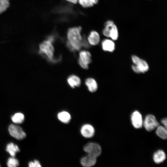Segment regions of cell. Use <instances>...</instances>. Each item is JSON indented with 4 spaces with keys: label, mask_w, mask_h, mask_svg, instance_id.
<instances>
[{
    "label": "cell",
    "mask_w": 167,
    "mask_h": 167,
    "mask_svg": "<svg viewBox=\"0 0 167 167\" xmlns=\"http://www.w3.org/2000/svg\"><path fill=\"white\" fill-rule=\"evenodd\" d=\"M85 84L89 90L91 92H95L97 89V84L96 81L93 78L87 79L85 81Z\"/></svg>",
    "instance_id": "2e32d148"
},
{
    "label": "cell",
    "mask_w": 167,
    "mask_h": 167,
    "mask_svg": "<svg viewBox=\"0 0 167 167\" xmlns=\"http://www.w3.org/2000/svg\"><path fill=\"white\" fill-rule=\"evenodd\" d=\"M118 32L117 28L114 24L112 26L109 33V37H110L112 40H116L118 37Z\"/></svg>",
    "instance_id": "7402d4cb"
},
{
    "label": "cell",
    "mask_w": 167,
    "mask_h": 167,
    "mask_svg": "<svg viewBox=\"0 0 167 167\" xmlns=\"http://www.w3.org/2000/svg\"><path fill=\"white\" fill-rule=\"evenodd\" d=\"M143 125L147 131H151L159 126V124L154 116L148 115L145 118Z\"/></svg>",
    "instance_id": "52a82bcc"
},
{
    "label": "cell",
    "mask_w": 167,
    "mask_h": 167,
    "mask_svg": "<svg viewBox=\"0 0 167 167\" xmlns=\"http://www.w3.org/2000/svg\"><path fill=\"white\" fill-rule=\"evenodd\" d=\"M1 1H9V0H0Z\"/></svg>",
    "instance_id": "f1b7e54d"
},
{
    "label": "cell",
    "mask_w": 167,
    "mask_h": 167,
    "mask_svg": "<svg viewBox=\"0 0 167 167\" xmlns=\"http://www.w3.org/2000/svg\"><path fill=\"white\" fill-rule=\"evenodd\" d=\"M7 165L9 167H16L19 165V163L17 159L15 157H12L8 159Z\"/></svg>",
    "instance_id": "603a6c76"
},
{
    "label": "cell",
    "mask_w": 167,
    "mask_h": 167,
    "mask_svg": "<svg viewBox=\"0 0 167 167\" xmlns=\"http://www.w3.org/2000/svg\"><path fill=\"white\" fill-rule=\"evenodd\" d=\"M11 119L12 122L14 123L17 124H21L24 122V116L23 113H17L12 116Z\"/></svg>",
    "instance_id": "d6986e66"
},
{
    "label": "cell",
    "mask_w": 167,
    "mask_h": 167,
    "mask_svg": "<svg viewBox=\"0 0 167 167\" xmlns=\"http://www.w3.org/2000/svg\"><path fill=\"white\" fill-rule=\"evenodd\" d=\"M58 118L61 122L64 123L69 122L71 119L70 114L65 111L59 112L58 114Z\"/></svg>",
    "instance_id": "e0dca14e"
},
{
    "label": "cell",
    "mask_w": 167,
    "mask_h": 167,
    "mask_svg": "<svg viewBox=\"0 0 167 167\" xmlns=\"http://www.w3.org/2000/svg\"><path fill=\"white\" fill-rule=\"evenodd\" d=\"M82 135L85 138H91L93 136L95 133V130L91 125L87 124L83 125L80 130Z\"/></svg>",
    "instance_id": "30bf717a"
},
{
    "label": "cell",
    "mask_w": 167,
    "mask_h": 167,
    "mask_svg": "<svg viewBox=\"0 0 167 167\" xmlns=\"http://www.w3.org/2000/svg\"><path fill=\"white\" fill-rule=\"evenodd\" d=\"M67 82L70 86L72 88L79 86L81 83L79 78L75 75L70 76L67 79Z\"/></svg>",
    "instance_id": "9a60e30c"
},
{
    "label": "cell",
    "mask_w": 167,
    "mask_h": 167,
    "mask_svg": "<svg viewBox=\"0 0 167 167\" xmlns=\"http://www.w3.org/2000/svg\"><path fill=\"white\" fill-rule=\"evenodd\" d=\"M0 166H1V165H0Z\"/></svg>",
    "instance_id": "f546056e"
},
{
    "label": "cell",
    "mask_w": 167,
    "mask_h": 167,
    "mask_svg": "<svg viewBox=\"0 0 167 167\" xmlns=\"http://www.w3.org/2000/svg\"><path fill=\"white\" fill-rule=\"evenodd\" d=\"M132 124L134 127L136 128H141L143 122L142 115L138 111L133 113L131 117Z\"/></svg>",
    "instance_id": "ba28073f"
},
{
    "label": "cell",
    "mask_w": 167,
    "mask_h": 167,
    "mask_svg": "<svg viewBox=\"0 0 167 167\" xmlns=\"http://www.w3.org/2000/svg\"><path fill=\"white\" fill-rule=\"evenodd\" d=\"M88 41L89 44L93 45H97L100 41V36L97 32L92 31L89 33L88 37Z\"/></svg>",
    "instance_id": "8fae6325"
},
{
    "label": "cell",
    "mask_w": 167,
    "mask_h": 167,
    "mask_svg": "<svg viewBox=\"0 0 167 167\" xmlns=\"http://www.w3.org/2000/svg\"><path fill=\"white\" fill-rule=\"evenodd\" d=\"M28 166L29 167H41V166L39 161L36 160H34L33 161H30L28 163Z\"/></svg>",
    "instance_id": "d4e9b609"
},
{
    "label": "cell",
    "mask_w": 167,
    "mask_h": 167,
    "mask_svg": "<svg viewBox=\"0 0 167 167\" xmlns=\"http://www.w3.org/2000/svg\"><path fill=\"white\" fill-rule=\"evenodd\" d=\"M114 24L113 22L110 20L108 21L105 23V28L103 30V34L105 36L109 37L110 29Z\"/></svg>",
    "instance_id": "44dd1931"
},
{
    "label": "cell",
    "mask_w": 167,
    "mask_h": 167,
    "mask_svg": "<svg viewBox=\"0 0 167 167\" xmlns=\"http://www.w3.org/2000/svg\"><path fill=\"white\" fill-rule=\"evenodd\" d=\"M54 38L53 36H51L48 37L47 40L52 43L54 41Z\"/></svg>",
    "instance_id": "83f0119b"
},
{
    "label": "cell",
    "mask_w": 167,
    "mask_h": 167,
    "mask_svg": "<svg viewBox=\"0 0 167 167\" xmlns=\"http://www.w3.org/2000/svg\"><path fill=\"white\" fill-rule=\"evenodd\" d=\"M8 131L11 135L18 140H22L26 136V134L20 126L11 124L8 127Z\"/></svg>",
    "instance_id": "277c9868"
},
{
    "label": "cell",
    "mask_w": 167,
    "mask_h": 167,
    "mask_svg": "<svg viewBox=\"0 0 167 167\" xmlns=\"http://www.w3.org/2000/svg\"><path fill=\"white\" fill-rule=\"evenodd\" d=\"M84 151L96 157L99 156L101 152V149L98 144L91 143L87 144L84 148Z\"/></svg>",
    "instance_id": "5b68a950"
},
{
    "label": "cell",
    "mask_w": 167,
    "mask_h": 167,
    "mask_svg": "<svg viewBox=\"0 0 167 167\" xmlns=\"http://www.w3.org/2000/svg\"><path fill=\"white\" fill-rule=\"evenodd\" d=\"M96 157L88 154L87 156L83 157L81 160L82 165L85 167H89L94 165L96 163Z\"/></svg>",
    "instance_id": "9c48e42d"
},
{
    "label": "cell",
    "mask_w": 167,
    "mask_h": 167,
    "mask_svg": "<svg viewBox=\"0 0 167 167\" xmlns=\"http://www.w3.org/2000/svg\"><path fill=\"white\" fill-rule=\"evenodd\" d=\"M81 29L80 27H73L69 28L67 31L68 41L67 45L72 50H79L82 45V38L81 34Z\"/></svg>",
    "instance_id": "6da1fadb"
},
{
    "label": "cell",
    "mask_w": 167,
    "mask_h": 167,
    "mask_svg": "<svg viewBox=\"0 0 167 167\" xmlns=\"http://www.w3.org/2000/svg\"><path fill=\"white\" fill-rule=\"evenodd\" d=\"M9 1H0V14L5 11L9 6Z\"/></svg>",
    "instance_id": "cb8c5ba5"
},
{
    "label": "cell",
    "mask_w": 167,
    "mask_h": 167,
    "mask_svg": "<svg viewBox=\"0 0 167 167\" xmlns=\"http://www.w3.org/2000/svg\"><path fill=\"white\" fill-rule=\"evenodd\" d=\"M161 123L164 124L165 127L167 128V119L166 118L163 119L161 121Z\"/></svg>",
    "instance_id": "484cf974"
},
{
    "label": "cell",
    "mask_w": 167,
    "mask_h": 167,
    "mask_svg": "<svg viewBox=\"0 0 167 167\" xmlns=\"http://www.w3.org/2000/svg\"><path fill=\"white\" fill-rule=\"evenodd\" d=\"M72 4H76L78 2V0H65Z\"/></svg>",
    "instance_id": "4316f807"
},
{
    "label": "cell",
    "mask_w": 167,
    "mask_h": 167,
    "mask_svg": "<svg viewBox=\"0 0 167 167\" xmlns=\"http://www.w3.org/2000/svg\"><path fill=\"white\" fill-rule=\"evenodd\" d=\"M132 59L134 64L132 66V69L135 72L137 73H144L148 71L149 66L145 60L135 55L132 56Z\"/></svg>",
    "instance_id": "7a4b0ae2"
},
{
    "label": "cell",
    "mask_w": 167,
    "mask_h": 167,
    "mask_svg": "<svg viewBox=\"0 0 167 167\" xmlns=\"http://www.w3.org/2000/svg\"><path fill=\"white\" fill-rule=\"evenodd\" d=\"M102 46L103 50L105 51L112 52L115 49V45L113 40L106 39L102 42Z\"/></svg>",
    "instance_id": "7c38bea8"
},
{
    "label": "cell",
    "mask_w": 167,
    "mask_h": 167,
    "mask_svg": "<svg viewBox=\"0 0 167 167\" xmlns=\"http://www.w3.org/2000/svg\"><path fill=\"white\" fill-rule=\"evenodd\" d=\"M91 61V55L89 52L86 51H82L80 53L79 63L82 68L88 69V65Z\"/></svg>",
    "instance_id": "8992f818"
},
{
    "label": "cell",
    "mask_w": 167,
    "mask_h": 167,
    "mask_svg": "<svg viewBox=\"0 0 167 167\" xmlns=\"http://www.w3.org/2000/svg\"><path fill=\"white\" fill-rule=\"evenodd\" d=\"M40 52L51 59L53 56L54 48L52 43L47 40L42 42L39 45Z\"/></svg>",
    "instance_id": "3957f363"
},
{
    "label": "cell",
    "mask_w": 167,
    "mask_h": 167,
    "mask_svg": "<svg viewBox=\"0 0 167 167\" xmlns=\"http://www.w3.org/2000/svg\"><path fill=\"white\" fill-rule=\"evenodd\" d=\"M6 151L12 156L15 157L17 152L20 151L18 146L13 143H8L6 145Z\"/></svg>",
    "instance_id": "4fadbf2b"
},
{
    "label": "cell",
    "mask_w": 167,
    "mask_h": 167,
    "mask_svg": "<svg viewBox=\"0 0 167 167\" xmlns=\"http://www.w3.org/2000/svg\"><path fill=\"white\" fill-rule=\"evenodd\" d=\"M165 154L164 152L161 150H159L156 152L153 156V160L157 164L163 162L165 160Z\"/></svg>",
    "instance_id": "5bb4252c"
},
{
    "label": "cell",
    "mask_w": 167,
    "mask_h": 167,
    "mask_svg": "<svg viewBox=\"0 0 167 167\" xmlns=\"http://www.w3.org/2000/svg\"><path fill=\"white\" fill-rule=\"evenodd\" d=\"M98 0H78V2L84 8H89L97 3Z\"/></svg>",
    "instance_id": "ac0fdd59"
},
{
    "label": "cell",
    "mask_w": 167,
    "mask_h": 167,
    "mask_svg": "<svg viewBox=\"0 0 167 167\" xmlns=\"http://www.w3.org/2000/svg\"><path fill=\"white\" fill-rule=\"evenodd\" d=\"M156 131L157 135L161 138L166 139L167 137V128L162 126H158Z\"/></svg>",
    "instance_id": "ffe728a7"
}]
</instances>
